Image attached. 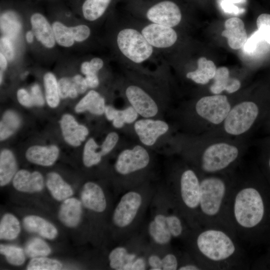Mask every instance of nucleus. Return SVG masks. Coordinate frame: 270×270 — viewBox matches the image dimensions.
<instances>
[{"label": "nucleus", "instance_id": "obj_1", "mask_svg": "<svg viewBox=\"0 0 270 270\" xmlns=\"http://www.w3.org/2000/svg\"><path fill=\"white\" fill-rule=\"evenodd\" d=\"M194 238L197 262L203 270L246 268L248 261L238 238L220 226H200Z\"/></svg>", "mask_w": 270, "mask_h": 270}, {"label": "nucleus", "instance_id": "obj_2", "mask_svg": "<svg viewBox=\"0 0 270 270\" xmlns=\"http://www.w3.org/2000/svg\"><path fill=\"white\" fill-rule=\"evenodd\" d=\"M266 212L260 192L248 180H233L226 209L228 228L238 240L248 242Z\"/></svg>", "mask_w": 270, "mask_h": 270}, {"label": "nucleus", "instance_id": "obj_3", "mask_svg": "<svg viewBox=\"0 0 270 270\" xmlns=\"http://www.w3.org/2000/svg\"><path fill=\"white\" fill-rule=\"evenodd\" d=\"M112 42L117 58L122 66L146 68L145 64H158L163 60L139 28L124 14L116 24Z\"/></svg>", "mask_w": 270, "mask_h": 270}, {"label": "nucleus", "instance_id": "obj_4", "mask_svg": "<svg viewBox=\"0 0 270 270\" xmlns=\"http://www.w3.org/2000/svg\"><path fill=\"white\" fill-rule=\"evenodd\" d=\"M222 174H204L200 178V226H220L230 230L226 213L234 179Z\"/></svg>", "mask_w": 270, "mask_h": 270}, {"label": "nucleus", "instance_id": "obj_5", "mask_svg": "<svg viewBox=\"0 0 270 270\" xmlns=\"http://www.w3.org/2000/svg\"><path fill=\"white\" fill-rule=\"evenodd\" d=\"M126 14L134 18L172 28L182 22V10L175 0H122Z\"/></svg>", "mask_w": 270, "mask_h": 270}, {"label": "nucleus", "instance_id": "obj_6", "mask_svg": "<svg viewBox=\"0 0 270 270\" xmlns=\"http://www.w3.org/2000/svg\"><path fill=\"white\" fill-rule=\"evenodd\" d=\"M122 67L128 75L124 82L123 91L130 106L144 118L154 117L158 109L150 84L140 80L134 68Z\"/></svg>", "mask_w": 270, "mask_h": 270}, {"label": "nucleus", "instance_id": "obj_7", "mask_svg": "<svg viewBox=\"0 0 270 270\" xmlns=\"http://www.w3.org/2000/svg\"><path fill=\"white\" fill-rule=\"evenodd\" d=\"M239 157L240 150L236 146L226 142L215 143L204 150L199 166L204 174H224Z\"/></svg>", "mask_w": 270, "mask_h": 270}, {"label": "nucleus", "instance_id": "obj_8", "mask_svg": "<svg viewBox=\"0 0 270 270\" xmlns=\"http://www.w3.org/2000/svg\"><path fill=\"white\" fill-rule=\"evenodd\" d=\"M200 178L194 170L186 168L182 172L178 186V201L182 208L192 222L194 228L200 226L198 216L200 194Z\"/></svg>", "mask_w": 270, "mask_h": 270}, {"label": "nucleus", "instance_id": "obj_9", "mask_svg": "<svg viewBox=\"0 0 270 270\" xmlns=\"http://www.w3.org/2000/svg\"><path fill=\"white\" fill-rule=\"evenodd\" d=\"M124 14L139 28L146 40L163 59L177 44L179 36L176 28L145 22Z\"/></svg>", "mask_w": 270, "mask_h": 270}, {"label": "nucleus", "instance_id": "obj_10", "mask_svg": "<svg viewBox=\"0 0 270 270\" xmlns=\"http://www.w3.org/2000/svg\"><path fill=\"white\" fill-rule=\"evenodd\" d=\"M258 108L254 102L244 101L231 108L224 122L225 131L234 136L246 132L254 124L258 114Z\"/></svg>", "mask_w": 270, "mask_h": 270}, {"label": "nucleus", "instance_id": "obj_11", "mask_svg": "<svg viewBox=\"0 0 270 270\" xmlns=\"http://www.w3.org/2000/svg\"><path fill=\"white\" fill-rule=\"evenodd\" d=\"M195 108L200 117L212 124H218L224 122L232 108L226 96L215 94L200 98Z\"/></svg>", "mask_w": 270, "mask_h": 270}, {"label": "nucleus", "instance_id": "obj_12", "mask_svg": "<svg viewBox=\"0 0 270 270\" xmlns=\"http://www.w3.org/2000/svg\"><path fill=\"white\" fill-rule=\"evenodd\" d=\"M150 161L147 150L142 146L136 145L132 149L122 150L119 154L114 168L118 174L127 175L145 168Z\"/></svg>", "mask_w": 270, "mask_h": 270}, {"label": "nucleus", "instance_id": "obj_13", "mask_svg": "<svg viewBox=\"0 0 270 270\" xmlns=\"http://www.w3.org/2000/svg\"><path fill=\"white\" fill-rule=\"evenodd\" d=\"M142 203L141 195L134 191L124 194L114 210L112 220L119 228H125L134 220Z\"/></svg>", "mask_w": 270, "mask_h": 270}, {"label": "nucleus", "instance_id": "obj_14", "mask_svg": "<svg viewBox=\"0 0 270 270\" xmlns=\"http://www.w3.org/2000/svg\"><path fill=\"white\" fill-rule=\"evenodd\" d=\"M134 129L140 142L144 146H153L160 136L169 129L168 124L164 120L145 118L135 122Z\"/></svg>", "mask_w": 270, "mask_h": 270}, {"label": "nucleus", "instance_id": "obj_15", "mask_svg": "<svg viewBox=\"0 0 270 270\" xmlns=\"http://www.w3.org/2000/svg\"><path fill=\"white\" fill-rule=\"evenodd\" d=\"M60 122L64 140L72 146H80L88 134V128L78 124L71 114L63 115Z\"/></svg>", "mask_w": 270, "mask_h": 270}, {"label": "nucleus", "instance_id": "obj_16", "mask_svg": "<svg viewBox=\"0 0 270 270\" xmlns=\"http://www.w3.org/2000/svg\"><path fill=\"white\" fill-rule=\"evenodd\" d=\"M81 202L88 209L101 212L106 207V202L104 192L98 184L89 182L83 186L81 194Z\"/></svg>", "mask_w": 270, "mask_h": 270}, {"label": "nucleus", "instance_id": "obj_17", "mask_svg": "<svg viewBox=\"0 0 270 270\" xmlns=\"http://www.w3.org/2000/svg\"><path fill=\"white\" fill-rule=\"evenodd\" d=\"M12 184L18 190L24 192H35L41 191L44 186V180L38 172H32L26 170L18 171L14 175Z\"/></svg>", "mask_w": 270, "mask_h": 270}, {"label": "nucleus", "instance_id": "obj_18", "mask_svg": "<svg viewBox=\"0 0 270 270\" xmlns=\"http://www.w3.org/2000/svg\"><path fill=\"white\" fill-rule=\"evenodd\" d=\"M224 26L222 36L227 38L229 46L234 50L242 48L248 39L243 21L238 18H231L225 22Z\"/></svg>", "mask_w": 270, "mask_h": 270}, {"label": "nucleus", "instance_id": "obj_19", "mask_svg": "<svg viewBox=\"0 0 270 270\" xmlns=\"http://www.w3.org/2000/svg\"><path fill=\"white\" fill-rule=\"evenodd\" d=\"M58 156L59 149L55 145L32 146L26 152V157L30 162L46 166L54 164Z\"/></svg>", "mask_w": 270, "mask_h": 270}, {"label": "nucleus", "instance_id": "obj_20", "mask_svg": "<svg viewBox=\"0 0 270 270\" xmlns=\"http://www.w3.org/2000/svg\"><path fill=\"white\" fill-rule=\"evenodd\" d=\"M30 23L36 40L45 47L52 48L56 42L54 33L46 18L40 13L34 14L30 17Z\"/></svg>", "mask_w": 270, "mask_h": 270}, {"label": "nucleus", "instance_id": "obj_21", "mask_svg": "<svg viewBox=\"0 0 270 270\" xmlns=\"http://www.w3.org/2000/svg\"><path fill=\"white\" fill-rule=\"evenodd\" d=\"M82 214V203L74 198H68L64 200L59 212L58 218L65 226L74 228L80 222Z\"/></svg>", "mask_w": 270, "mask_h": 270}, {"label": "nucleus", "instance_id": "obj_22", "mask_svg": "<svg viewBox=\"0 0 270 270\" xmlns=\"http://www.w3.org/2000/svg\"><path fill=\"white\" fill-rule=\"evenodd\" d=\"M23 225L27 231L36 233L48 240H53L58 235V232L56 228L39 216L30 215L24 217Z\"/></svg>", "mask_w": 270, "mask_h": 270}, {"label": "nucleus", "instance_id": "obj_23", "mask_svg": "<svg viewBox=\"0 0 270 270\" xmlns=\"http://www.w3.org/2000/svg\"><path fill=\"white\" fill-rule=\"evenodd\" d=\"M214 84L210 86V92L218 94L224 90L230 94L236 92L240 87V82L236 78L230 76L228 69L224 66L216 69L213 78Z\"/></svg>", "mask_w": 270, "mask_h": 270}, {"label": "nucleus", "instance_id": "obj_24", "mask_svg": "<svg viewBox=\"0 0 270 270\" xmlns=\"http://www.w3.org/2000/svg\"><path fill=\"white\" fill-rule=\"evenodd\" d=\"M196 68L188 71L186 76L194 82L206 84L213 79L216 70L214 62L208 60L205 57H200L196 60Z\"/></svg>", "mask_w": 270, "mask_h": 270}, {"label": "nucleus", "instance_id": "obj_25", "mask_svg": "<svg viewBox=\"0 0 270 270\" xmlns=\"http://www.w3.org/2000/svg\"><path fill=\"white\" fill-rule=\"evenodd\" d=\"M118 0H84L82 7L83 16L88 22H96L102 18Z\"/></svg>", "mask_w": 270, "mask_h": 270}, {"label": "nucleus", "instance_id": "obj_26", "mask_svg": "<svg viewBox=\"0 0 270 270\" xmlns=\"http://www.w3.org/2000/svg\"><path fill=\"white\" fill-rule=\"evenodd\" d=\"M105 107L104 98L98 92L91 90L77 104L75 111L80 113L88 110L92 114L101 115L104 114Z\"/></svg>", "mask_w": 270, "mask_h": 270}, {"label": "nucleus", "instance_id": "obj_27", "mask_svg": "<svg viewBox=\"0 0 270 270\" xmlns=\"http://www.w3.org/2000/svg\"><path fill=\"white\" fill-rule=\"evenodd\" d=\"M46 186L52 197L58 201L64 200L74 194L71 186L56 172L47 174Z\"/></svg>", "mask_w": 270, "mask_h": 270}, {"label": "nucleus", "instance_id": "obj_28", "mask_svg": "<svg viewBox=\"0 0 270 270\" xmlns=\"http://www.w3.org/2000/svg\"><path fill=\"white\" fill-rule=\"evenodd\" d=\"M17 164L12 152L8 149L2 150L0 154V185L8 184L16 172Z\"/></svg>", "mask_w": 270, "mask_h": 270}, {"label": "nucleus", "instance_id": "obj_29", "mask_svg": "<svg viewBox=\"0 0 270 270\" xmlns=\"http://www.w3.org/2000/svg\"><path fill=\"white\" fill-rule=\"evenodd\" d=\"M21 28V23L15 12L8 11L1 15L0 29L4 36L10 40L16 38Z\"/></svg>", "mask_w": 270, "mask_h": 270}, {"label": "nucleus", "instance_id": "obj_30", "mask_svg": "<svg viewBox=\"0 0 270 270\" xmlns=\"http://www.w3.org/2000/svg\"><path fill=\"white\" fill-rule=\"evenodd\" d=\"M20 232V226L18 219L13 214L7 213L3 216L0 222V238L12 240Z\"/></svg>", "mask_w": 270, "mask_h": 270}, {"label": "nucleus", "instance_id": "obj_31", "mask_svg": "<svg viewBox=\"0 0 270 270\" xmlns=\"http://www.w3.org/2000/svg\"><path fill=\"white\" fill-rule=\"evenodd\" d=\"M44 82L47 104L52 108H56L60 98L56 78L52 72H47L44 76Z\"/></svg>", "mask_w": 270, "mask_h": 270}, {"label": "nucleus", "instance_id": "obj_32", "mask_svg": "<svg viewBox=\"0 0 270 270\" xmlns=\"http://www.w3.org/2000/svg\"><path fill=\"white\" fill-rule=\"evenodd\" d=\"M20 119L13 111H6L2 116L0 123V138L4 140L10 137L18 128Z\"/></svg>", "mask_w": 270, "mask_h": 270}, {"label": "nucleus", "instance_id": "obj_33", "mask_svg": "<svg viewBox=\"0 0 270 270\" xmlns=\"http://www.w3.org/2000/svg\"><path fill=\"white\" fill-rule=\"evenodd\" d=\"M99 146L94 140L90 138L85 144L83 151L82 160L84 165L91 167L98 164L101 161L102 156L98 150Z\"/></svg>", "mask_w": 270, "mask_h": 270}, {"label": "nucleus", "instance_id": "obj_34", "mask_svg": "<svg viewBox=\"0 0 270 270\" xmlns=\"http://www.w3.org/2000/svg\"><path fill=\"white\" fill-rule=\"evenodd\" d=\"M56 42L60 46L70 47L74 43L70 27H68L59 22H55L52 25Z\"/></svg>", "mask_w": 270, "mask_h": 270}, {"label": "nucleus", "instance_id": "obj_35", "mask_svg": "<svg viewBox=\"0 0 270 270\" xmlns=\"http://www.w3.org/2000/svg\"><path fill=\"white\" fill-rule=\"evenodd\" d=\"M25 252L28 256L34 258L48 256L51 252V249L44 241L34 238L26 243Z\"/></svg>", "mask_w": 270, "mask_h": 270}, {"label": "nucleus", "instance_id": "obj_36", "mask_svg": "<svg viewBox=\"0 0 270 270\" xmlns=\"http://www.w3.org/2000/svg\"><path fill=\"white\" fill-rule=\"evenodd\" d=\"M0 253L4 256L9 264L12 265L20 266L25 261V255L23 250L15 246L1 244Z\"/></svg>", "mask_w": 270, "mask_h": 270}, {"label": "nucleus", "instance_id": "obj_37", "mask_svg": "<svg viewBox=\"0 0 270 270\" xmlns=\"http://www.w3.org/2000/svg\"><path fill=\"white\" fill-rule=\"evenodd\" d=\"M62 264L59 260L44 256L32 258L26 266L28 270H61Z\"/></svg>", "mask_w": 270, "mask_h": 270}, {"label": "nucleus", "instance_id": "obj_38", "mask_svg": "<svg viewBox=\"0 0 270 270\" xmlns=\"http://www.w3.org/2000/svg\"><path fill=\"white\" fill-rule=\"evenodd\" d=\"M266 42L258 30L247 39L242 46L243 50L245 54L250 56L257 54L264 51V45Z\"/></svg>", "mask_w": 270, "mask_h": 270}, {"label": "nucleus", "instance_id": "obj_39", "mask_svg": "<svg viewBox=\"0 0 270 270\" xmlns=\"http://www.w3.org/2000/svg\"><path fill=\"white\" fill-rule=\"evenodd\" d=\"M148 232L154 242L160 244H168L172 237L168 229L158 224L154 220L149 224Z\"/></svg>", "mask_w": 270, "mask_h": 270}, {"label": "nucleus", "instance_id": "obj_40", "mask_svg": "<svg viewBox=\"0 0 270 270\" xmlns=\"http://www.w3.org/2000/svg\"><path fill=\"white\" fill-rule=\"evenodd\" d=\"M128 253L126 248L122 246H118L112 250L108 256L111 268L122 270L126 263V257Z\"/></svg>", "mask_w": 270, "mask_h": 270}, {"label": "nucleus", "instance_id": "obj_41", "mask_svg": "<svg viewBox=\"0 0 270 270\" xmlns=\"http://www.w3.org/2000/svg\"><path fill=\"white\" fill-rule=\"evenodd\" d=\"M104 64V60L99 57H94L90 61L83 62L80 66L82 72L86 76L96 74Z\"/></svg>", "mask_w": 270, "mask_h": 270}, {"label": "nucleus", "instance_id": "obj_42", "mask_svg": "<svg viewBox=\"0 0 270 270\" xmlns=\"http://www.w3.org/2000/svg\"><path fill=\"white\" fill-rule=\"evenodd\" d=\"M166 226L172 237H180L184 232L182 222L177 215L171 214L166 216Z\"/></svg>", "mask_w": 270, "mask_h": 270}, {"label": "nucleus", "instance_id": "obj_43", "mask_svg": "<svg viewBox=\"0 0 270 270\" xmlns=\"http://www.w3.org/2000/svg\"><path fill=\"white\" fill-rule=\"evenodd\" d=\"M256 25L262 36L270 45V14H260L257 18Z\"/></svg>", "mask_w": 270, "mask_h": 270}, {"label": "nucleus", "instance_id": "obj_44", "mask_svg": "<svg viewBox=\"0 0 270 270\" xmlns=\"http://www.w3.org/2000/svg\"><path fill=\"white\" fill-rule=\"evenodd\" d=\"M70 28L75 41L78 42L85 41L91 36V29L86 24H80Z\"/></svg>", "mask_w": 270, "mask_h": 270}, {"label": "nucleus", "instance_id": "obj_45", "mask_svg": "<svg viewBox=\"0 0 270 270\" xmlns=\"http://www.w3.org/2000/svg\"><path fill=\"white\" fill-rule=\"evenodd\" d=\"M118 138V135L116 132H110L107 135L100 146V152L102 156L112 150L116 144Z\"/></svg>", "mask_w": 270, "mask_h": 270}, {"label": "nucleus", "instance_id": "obj_46", "mask_svg": "<svg viewBox=\"0 0 270 270\" xmlns=\"http://www.w3.org/2000/svg\"><path fill=\"white\" fill-rule=\"evenodd\" d=\"M0 52L7 60H12L14 56V50L10 38L4 36L0 40Z\"/></svg>", "mask_w": 270, "mask_h": 270}, {"label": "nucleus", "instance_id": "obj_47", "mask_svg": "<svg viewBox=\"0 0 270 270\" xmlns=\"http://www.w3.org/2000/svg\"><path fill=\"white\" fill-rule=\"evenodd\" d=\"M72 84V78H62L58 80V89L60 98L64 99L69 97Z\"/></svg>", "mask_w": 270, "mask_h": 270}, {"label": "nucleus", "instance_id": "obj_48", "mask_svg": "<svg viewBox=\"0 0 270 270\" xmlns=\"http://www.w3.org/2000/svg\"><path fill=\"white\" fill-rule=\"evenodd\" d=\"M162 264L164 270H176L179 267L178 258L172 254H168L163 258Z\"/></svg>", "mask_w": 270, "mask_h": 270}, {"label": "nucleus", "instance_id": "obj_49", "mask_svg": "<svg viewBox=\"0 0 270 270\" xmlns=\"http://www.w3.org/2000/svg\"><path fill=\"white\" fill-rule=\"evenodd\" d=\"M30 96L34 105L37 106L44 105V102L38 84H34L32 86Z\"/></svg>", "mask_w": 270, "mask_h": 270}, {"label": "nucleus", "instance_id": "obj_50", "mask_svg": "<svg viewBox=\"0 0 270 270\" xmlns=\"http://www.w3.org/2000/svg\"><path fill=\"white\" fill-rule=\"evenodd\" d=\"M17 98L20 104L24 106L31 107L34 105L30 94L24 88L18 90Z\"/></svg>", "mask_w": 270, "mask_h": 270}, {"label": "nucleus", "instance_id": "obj_51", "mask_svg": "<svg viewBox=\"0 0 270 270\" xmlns=\"http://www.w3.org/2000/svg\"><path fill=\"white\" fill-rule=\"evenodd\" d=\"M122 114L125 123L128 124L134 122L139 115L136 110L131 106L122 110Z\"/></svg>", "mask_w": 270, "mask_h": 270}, {"label": "nucleus", "instance_id": "obj_52", "mask_svg": "<svg viewBox=\"0 0 270 270\" xmlns=\"http://www.w3.org/2000/svg\"><path fill=\"white\" fill-rule=\"evenodd\" d=\"M72 82L79 94L86 92L88 88L85 78L80 74H76L72 78Z\"/></svg>", "mask_w": 270, "mask_h": 270}, {"label": "nucleus", "instance_id": "obj_53", "mask_svg": "<svg viewBox=\"0 0 270 270\" xmlns=\"http://www.w3.org/2000/svg\"><path fill=\"white\" fill-rule=\"evenodd\" d=\"M148 263L151 270H162V259L156 255H151L148 258Z\"/></svg>", "mask_w": 270, "mask_h": 270}, {"label": "nucleus", "instance_id": "obj_54", "mask_svg": "<svg viewBox=\"0 0 270 270\" xmlns=\"http://www.w3.org/2000/svg\"><path fill=\"white\" fill-rule=\"evenodd\" d=\"M85 80L88 88H94L100 84V80L98 75L96 74L86 76Z\"/></svg>", "mask_w": 270, "mask_h": 270}, {"label": "nucleus", "instance_id": "obj_55", "mask_svg": "<svg viewBox=\"0 0 270 270\" xmlns=\"http://www.w3.org/2000/svg\"><path fill=\"white\" fill-rule=\"evenodd\" d=\"M119 110L111 106H106L104 114L108 120L112 121L117 116Z\"/></svg>", "mask_w": 270, "mask_h": 270}, {"label": "nucleus", "instance_id": "obj_56", "mask_svg": "<svg viewBox=\"0 0 270 270\" xmlns=\"http://www.w3.org/2000/svg\"><path fill=\"white\" fill-rule=\"evenodd\" d=\"M146 268V262L144 258H136L132 264V270H142Z\"/></svg>", "mask_w": 270, "mask_h": 270}, {"label": "nucleus", "instance_id": "obj_57", "mask_svg": "<svg viewBox=\"0 0 270 270\" xmlns=\"http://www.w3.org/2000/svg\"><path fill=\"white\" fill-rule=\"evenodd\" d=\"M112 124L116 128H120L124 126L126 124L122 114V110H119L117 116L114 119Z\"/></svg>", "mask_w": 270, "mask_h": 270}, {"label": "nucleus", "instance_id": "obj_58", "mask_svg": "<svg viewBox=\"0 0 270 270\" xmlns=\"http://www.w3.org/2000/svg\"><path fill=\"white\" fill-rule=\"evenodd\" d=\"M179 270H203L202 266L198 263H186L180 266L178 268Z\"/></svg>", "mask_w": 270, "mask_h": 270}, {"label": "nucleus", "instance_id": "obj_59", "mask_svg": "<svg viewBox=\"0 0 270 270\" xmlns=\"http://www.w3.org/2000/svg\"><path fill=\"white\" fill-rule=\"evenodd\" d=\"M6 58L0 52V66L1 70H4L7 66Z\"/></svg>", "mask_w": 270, "mask_h": 270}, {"label": "nucleus", "instance_id": "obj_60", "mask_svg": "<svg viewBox=\"0 0 270 270\" xmlns=\"http://www.w3.org/2000/svg\"><path fill=\"white\" fill-rule=\"evenodd\" d=\"M34 34L32 31L29 30L27 32L26 34V42L28 43H32L34 40Z\"/></svg>", "mask_w": 270, "mask_h": 270}, {"label": "nucleus", "instance_id": "obj_61", "mask_svg": "<svg viewBox=\"0 0 270 270\" xmlns=\"http://www.w3.org/2000/svg\"><path fill=\"white\" fill-rule=\"evenodd\" d=\"M136 255L134 254H128V253L126 257V262H132L136 260Z\"/></svg>", "mask_w": 270, "mask_h": 270}, {"label": "nucleus", "instance_id": "obj_62", "mask_svg": "<svg viewBox=\"0 0 270 270\" xmlns=\"http://www.w3.org/2000/svg\"><path fill=\"white\" fill-rule=\"evenodd\" d=\"M0 84L2 83V70H0Z\"/></svg>", "mask_w": 270, "mask_h": 270}, {"label": "nucleus", "instance_id": "obj_63", "mask_svg": "<svg viewBox=\"0 0 270 270\" xmlns=\"http://www.w3.org/2000/svg\"><path fill=\"white\" fill-rule=\"evenodd\" d=\"M268 164H269V166H270V158L269 162H268Z\"/></svg>", "mask_w": 270, "mask_h": 270}]
</instances>
